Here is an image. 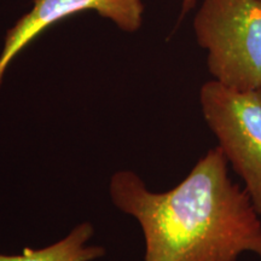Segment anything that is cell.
I'll return each instance as SVG.
<instances>
[{
    "mask_svg": "<svg viewBox=\"0 0 261 261\" xmlns=\"http://www.w3.org/2000/svg\"><path fill=\"white\" fill-rule=\"evenodd\" d=\"M219 146L208 150L177 187L152 192L133 171H117L109 194L117 210L138 221L144 261L261 259V220L246 190L231 180Z\"/></svg>",
    "mask_w": 261,
    "mask_h": 261,
    "instance_id": "1",
    "label": "cell"
},
{
    "mask_svg": "<svg viewBox=\"0 0 261 261\" xmlns=\"http://www.w3.org/2000/svg\"><path fill=\"white\" fill-rule=\"evenodd\" d=\"M194 31L213 80L261 90V0H203Z\"/></svg>",
    "mask_w": 261,
    "mask_h": 261,
    "instance_id": "2",
    "label": "cell"
},
{
    "mask_svg": "<svg viewBox=\"0 0 261 261\" xmlns=\"http://www.w3.org/2000/svg\"><path fill=\"white\" fill-rule=\"evenodd\" d=\"M203 117L261 215V90L240 91L215 80L200 90Z\"/></svg>",
    "mask_w": 261,
    "mask_h": 261,
    "instance_id": "3",
    "label": "cell"
},
{
    "mask_svg": "<svg viewBox=\"0 0 261 261\" xmlns=\"http://www.w3.org/2000/svg\"><path fill=\"white\" fill-rule=\"evenodd\" d=\"M83 11H96L121 31L137 32L143 23V0H34V5L6 33L0 54V81L18 54L61 19Z\"/></svg>",
    "mask_w": 261,
    "mask_h": 261,
    "instance_id": "4",
    "label": "cell"
},
{
    "mask_svg": "<svg viewBox=\"0 0 261 261\" xmlns=\"http://www.w3.org/2000/svg\"><path fill=\"white\" fill-rule=\"evenodd\" d=\"M94 228L92 224L81 223L58 242L40 249L25 248L21 254H0V261H94L106 255V248L89 246Z\"/></svg>",
    "mask_w": 261,
    "mask_h": 261,
    "instance_id": "5",
    "label": "cell"
},
{
    "mask_svg": "<svg viewBox=\"0 0 261 261\" xmlns=\"http://www.w3.org/2000/svg\"><path fill=\"white\" fill-rule=\"evenodd\" d=\"M197 0H182L181 2V15L180 17H184L188 12H190L196 6Z\"/></svg>",
    "mask_w": 261,
    "mask_h": 261,
    "instance_id": "6",
    "label": "cell"
}]
</instances>
